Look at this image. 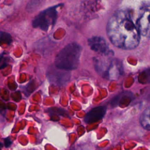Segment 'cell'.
Here are the masks:
<instances>
[{
  "instance_id": "8992f818",
  "label": "cell",
  "mask_w": 150,
  "mask_h": 150,
  "mask_svg": "<svg viewBox=\"0 0 150 150\" xmlns=\"http://www.w3.org/2000/svg\"><path fill=\"white\" fill-rule=\"evenodd\" d=\"M49 81L53 84L57 86L65 85L70 80V71L57 68L56 66H50L47 71Z\"/></svg>"
},
{
  "instance_id": "30bf717a",
  "label": "cell",
  "mask_w": 150,
  "mask_h": 150,
  "mask_svg": "<svg viewBox=\"0 0 150 150\" xmlns=\"http://www.w3.org/2000/svg\"><path fill=\"white\" fill-rule=\"evenodd\" d=\"M138 81L142 84L150 83V68L142 71L138 76Z\"/></svg>"
},
{
  "instance_id": "7a4b0ae2",
  "label": "cell",
  "mask_w": 150,
  "mask_h": 150,
  "mask_svg": "<svg viewBox=\"0 0 150 150\" xmlns=\"http://www.w3.org/2000/svg\"><path fill=\"white\" fill-rule=\"evenodd\" d=\"M81 51L82 47L77 43L67 44L56 56L54 66L68 71L76 69L79 64Z\"/></svg>"
},
{
  "instance_id": "277c9868",
  "label": "cell",
  "mask_w": 150,
  "mask_h": 150,
  "mask_svg": "<svg viewBox=\"0 0 150 150\" xmlns=\"http://www.w3.org/2000/svg\"><path fill=\"white\" fill-rule=\"evenodd\" d=\"M60 5L48 8L37 15L32 21V26L39 28L43 31H47L51 26H53L57 18V8Z\"/></svg>"
},
{
  "instance_id": "9a60e30c",
  "label": "cell",
  "mask_w": 150,
  "mask_h": 150,
  "mask_svg": "<svg viewBox=\"0 0 150 150\" xmlns=\"http://www.w3.org/2000/svg\"><path fill=\"white\" fill-rule=\"evenodd\" d=\"M2 146H3V145H2V143L0 142V150L2 149Z\"/></svg>"
},
{
  "instance_id": "8fae6325",
  "label": "cell",
  "mask_w": 150,
  "mask_h": 150,
  "mask_svg": "<svg viewBox=\"0 0 150 150\" xmlns=\"http://www.w3.org/2000/svg\"><path fill=\"white\" fill-rule=\"evenodd\" d=\"M43 1L44 0H31L26 6V10L29 12H32L41 5Z\"/></svg>"
},
{
  "instance_id": "3957f363",
  "label": "cell",
  "mask_w": 150,
  "mask_h": 150,
  "mask_svg": "<svg viewBox=\"0 0 150 150\" xmlns=\"http://www.w3.org/2000/svg\"><path fill=\"white\" fill-rule=\"evenodd\" d=\"M94 66L99 74L111 80L117 79L123 73L122 64L117 59L94 58Z\"/></svg>"
},
{
  "instance_id": "52a82bcc",
  "label": "cell",
  "mask_w": 150,
  "mask_h": 150,
  "mask_svg": "<svg viewBox=\"0 0 150 150\" xmlns=\"http://www.w3.org/2000/svg\"><path fill=\"white\" fill-rule=\"evenodd\" d=\"M87 42L90 49L99 54L108 55L111 52L105 40L100 36H93L88 39Z\"/></svg>"
},
{
  "instance_id": "ba28073f",
  "label": "cell",
  "mask_w": 150,
  "mask_h": 150,
  "mask_svg": "<svg viewBox=\"0 0 150 150\" xmlns=\"http://www.w3.org/2000/svg\"><path fill=\"white\" fill-rule=\"evenodd\" d=\"M106 108L104 106H99L91 109L85 115L84 120L87 124L97 122L101 120L105 115Z\"/></svg>"
},
{
  "instance_id": "7c38bea8",
  "label": "cell",
  "mask_w": 150,
  "mask_h": 150,
  "mask_svg": "<svg viewBox=\"0 0 150 150\" xmlns=\"http://www.w3.org/2000/svg\"><path fill=\"white\" fill-rule=\"evenodd\" d=\"M12 41V37L9 33L4 32H0V43H5L10 44Z\"/></svg>"
},
{
  "instance_id": "5b68a950",
  "label": "cell",
  "mask_w": 150,
  "mask_h": 150,
  "mask_svg": "<svg viewBox=\"0 0 150 150\" xmlns=\"http://www.w3.org/2000/svg\"><path fill=\"white\" fill-rule=\"evenodd\" d=\"M137 27L140 35L150 38V4L144 5L140 9Z\"/></svg>"
},
{
  "instance_id": "4fadbf2b",
  "label": "cell",
  "mask_w": 150,
  "mask_h": 150,
  "mask_svg": "<svg viewBox=\"0 0 150 150\" xmlns=\"http://www.w3.org/2000/svg\"><path fill=\"white\" fill-rule=\"evenodd\" d=\"M8 60V59L6 57H5L2 53V54L0 56V69L7 65Z\"/></svg>"
},
{
  "instance_id": "9c48e42d",
  "label": "cell",
  "mask_w": 150,
  "mask_h": 150,
  "mask_svg": "<svg viewBox=\"0 0 150 150\" xmlns=\"http://www.w3.org/2000/svg\"><path fill=\"white\" fill-rule=\"evenodd\" d=\"M140 123L144 129L150 130V106L141 115Z\"/></svg>"
},
{
  "instance_id": "5bb4252c",
  "label": "cell",
  "mask_w": 150,
  "mask_h": 150,
  "mask_svg": "<svg viewBox=\"0 0 150 150\" xmlns=\"http://www.w3.org/2000/svg\"><path fill=\"white\" fill-rule=\"evenodd\" d=\"M4 143H5V145L6 147H8L10 146V145L11 144L12 142L9 139V138H7L6 139H4Z\"/></svg>"
},
{
  "instance_id": "6da1fadb",
  "label": "cell",
  "mask_w": 150,
  "mask_h": 150,
  "mask_svg": "<svg viewBox=\"0 0 150 150\" xmlns=\"http://www.w3.org/2000/svg\"><path fill=\"white\" fill-rule=\"evenodd\" d=\"M107 33L110 42L120 49H133L139 43V30L127 11H118L110 18Z\"/></svg>"
}]
</instances>
